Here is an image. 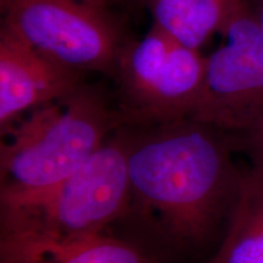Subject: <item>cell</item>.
<instances>
[{
	"label": "cell",
	"mask_w": 263,
	"mask_h": 263,
	"mask_svg": "<svg viewBox=\"0 0 263 263\" xmlns=\"http://www.w3.org/2000/svg\"><path fill=\"white\" fill-rule=\"evenodd\" d=\"M128 136L129 205L171 242L199 245L228 222L244 172L240 137L193 118Z\"/></svg>",
	"instance_id": "obj_1"
},
{
	"label": "cell",
	"mask_w": 263,
	"mask_h": 263,
	"mask_svg": "<svg viewBox=\"0 0 263 263\" xmlns=\"http://www.w3.org/2000/svg\"><path fill=\"white\" fill-rule=\"evenodd\" d=\"M123 117L93 88L77 89L27 112L2 132L0 199L48 190L77 172Z\"/></svg>",
	"instance_id": "obj_2"
},
{
	"label": "cell",
	"mask_w": 263,
	"mask_h": 263,
	"mask_svg": "<svg viewBox=\"0 0 263 263\" xmlns=\"http://www.w3.org/2000/svg\"><path fill=\"white\" fill-rule=\"evenodd\" d=\"M127 154L128 136L115 134L52 188L0 199L2 238L76 240L101 234L129 207Z\"/></svg>",
	"instance_id": "obj_3"
},
{
	"label": "cell",
	"mask_w": 263,
	"mask_h": 263,
	"mask_svg": "<svg viewBox=\"0 0 263 263\" xmlns=\"http://www.w3.org/2000/svg\"><path fill=\"white\" fill-rule=\"evenodd\" d=\"M206 57L159 26L123 45L120 78L128 117L145 126L192 118L201 95Z\"/></svg>",
	"instance_id": "obj_4"
},
{
	"label": "cell",
	"mask_w": 263,
	"mask_h": 263,
	"mask_svg": "<svg viewBox=\"0 0 263 263\" xmlns=\"http://www.w3.org/2000/svg\"><path fill=\"white\" fill-rule=\"evenodd\" d=\"M2 26L78 73L116 76L123 45L103 8L82 0H0Z\"/></svg>",
	"instance_id": "obj_5"
},
{
	"label": "cell",
	"mask_w": 263,
	"mask_h": 263,
	"mask_svg": "<svg viewBox=\"0 0 263 263\" xmlns=\"http://www.w3.org/2000/svg\"><path fill=\"white\" fill-rule=\"evenodd\" d=\"M221 34L192 118L244 137L263 128V35L248 3Z\"/></svg>",
	"instance_id": "obj_6"
},
{
	"label": "cell",
	"mask_w": 263,
	"mask_h": 263,
	"mask_svg": "<svg viewBox=\"0 0 263 263\" xmlns=\"http://www.w3.org/2000/svg\"><path fill=\"white\" fill-rule=\"evenodd\" d=\"M81 73L43 57L17 35L0 28V129L22 115L77 89Z\"/></svg>",
	"instance_id": "obj_7"
},
{
	"label": "cell",
	"mask_w": 263,
	"mask_h": 263,
	"mask_svg": "<svg viewBox=\"0 0 263 263\" xmlns=\"http://www.w3.org/2000/svg\"><path fill=\"white\" fill-rule=\"evenodd\" d=\"M0 263H147L128 242L103 234L76 240L2 238Z\"/></svg>",
	"instance_id": "obj_8"
},
{
	"label": "cell",
	"mask_w": 263,
	"mask_h": 263,
	"mask_svg": "<svg viewBox=\"0 0 263 263\" xmlns=\"http://www.w3.org/2000/svg\"><path fill=\"white\" fill-rule=\"evenodd\" d=\"M248 0H153L154 25L186 47H202L223 32Z\"/></svg>",
	"instance_id": "obj_9"
},
{
	"label": "cell",
	"mask_w": 263,
	"mask_h": 263,
	"mask_svg": "<svg viewBox=\"0 0 263 263\" xmlns=\"http://www.w3.org/2000/svg\"><path fill=\"white\" fill-rule=\"evenodd\" d=\"M209 263H263V179L242 176L218 251Z\"/></svg>",
	"instance_id": "obj_10"
},
{
	"label": "cell",
	"mask_w": 263,
	"mask_h": 263,
	"mask_svg": "<svg viewBox=\"0 0 263 263\" xmlns=\"http://www.w3.org/2000/svg\"><path fill=\"white\" fill-rule=\"evenodd\" d=\"M240 140L241 146L251 159V166L249 170L263 179V128L255 133L240 137Z\"/></svg>",
	"instance_id": "obj_11"
},
{
	"label": "cell",
	"mask_w": 263,
	"mask_h": 263,
	"mask_svg": "<svg viewBox=\"0 0 263 263\" xmlns=\"http://www.w3.org/2000/svg\"><path fill=\"white\" fill-rule=\"evenodd\" d=\"M248 5L263 35V0H248Z\"/></svg>",
	"instance_id": "obj_12"
},
{
	"label": "cell",
	"mask_w": 263,
	"mask_h": 263,
	"mask_svg": "<svg viewBox=\"0 0 263 263\" xmlns=\"http://www.w3.org/2000/svg\"><path fill=\"white\" fill-rule=\"evenodd\" d=\"M82 2H85V3H88V4L99 6V8L104 9L105 5L108 4V3H111L112 0H82Z\"/></svg>",
	"instance_id": "obj_13"
}]
</instances>
